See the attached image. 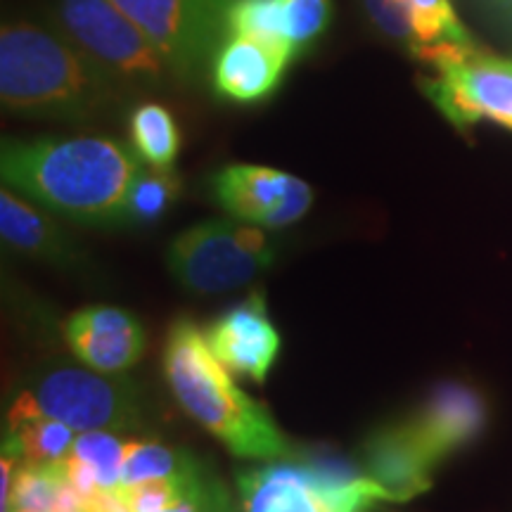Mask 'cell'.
I'll return each instance as SVG.
<instances>
[{
	"instance_id": "obj_6",
	"label": "cell",
	"mask_w": 512,
	"mask_h": 512,
	"mask_svg": "<svg viewBox=\"0 0 512 512\" xmlns=\"http://www.w3.org/2000/svg\"><path fill=\"white\" fill-rule=\"evenodd\" d=\"M8 415H46L76 432H126L143 420V401L119 373L60 366L41 373Z\"/></svg>"
},
{
	"instance_id": "obj_22",
	"label": "cell",
	"mask_w": 512,
	"mask_h": 512,
	"mask_svg": "<svg viewBox=\"0 0 512 512\" xmlns=\"http://www.w3.org/2000/svg\"><path fill=\"white\" fill-rule=\"evenodd\" d=\"M408 15H411V29L415 36L411 55L418 53L420 48L434 46V43L472 41L460 24L451 0H408Z\"/></svg>"
},
{
	"instance_id": "obj_25",
	"label": "cell",
	"mask_w": 512,
	"mask_h": 512,
	"mask_svg": "<svg viewBox=\"0 0 512 512\" xmlns=\"http://www.w3.org/2000/svg\"><path fill=\"white\" fill-rule=\"evenodd\" d=\"M361 5L366 10L370 24L384 38L403 43L413 53L415 36L411 29V15H408V0H361Z\"/></svg>"
},
{
	"instance_id": "obj_28",
	"label": "cell",
	"mask_w": 512,
	"mask_h": 512,
	"mask_svg": "<svg viewBox=\"0 0 512 512\" xmlns=\"http://www.w3.org/2000/svg\"><path fill=\"white\" fill-rule=\"evenodd\" d=\"M19 512H24V510H19ZM72 512H83V510H72Z\"/></svg>"
},
{
	"instance_id": "obj_24",
	"label": "cell",
	"mask_w": 512,
	"mask_h": 512,
	"mask_svg": "<svg viewBox=\"0 0 512 512\" xmlns=\"http://www.w3.org/2000/svg\"><path fill=\"white\" fill-rule=\"evenodd\" d=\"M226 22L228 34L256 36L290 46L283 31L280 0H230Z\"/></svg>"
},
{
	"instance_id": "obj_7",
	"label": "cell",
	"mask_w": 512,
	"mask_h": 512,
	"mask_svg": "<svg viewBox=\"0 0 512 512\" xmlns=\"http://www.w3.org/2000/svg\"><path fill=\"white\" fill-rule=\"evenodd\" d=\"M238 486L240 512H366L373 503H394L370 475L292 460L240 472Z\"/></svg>"
},
{
	"instance_id": "obj_14",
	"label": "cell",
	"mask_w": 512,
	"mask_h": 512,
	"mask_svg": "<svg viewBox=\"0 0 512 512\" xmlns=\"http://www.w3.org/2000/svg\"><path fill=\"white\" fill-rule=\"evenodd\" d=\"M69 349L83 366L100 373H124L140 361L145 332L136 316L117 306H88L64 325Z\"/></svg>"
},
{
	"instance_id": "obj_13",
	"label": "cell",
	"mask_w": 512,
	"mask_h": 512,
	"mask_svg": "<svg viewBox=\"0 0 512 512\" xmlns=\"http://www.w3.org/2000/svg\"><path fill=\"white\" fill-rule=\"evenodd\" d=\"M209 349L230 373L264 382L280 354V335L266 311L264 294L256 292L216 318L204 332Z\"/></svg>"
},
{
	"instance_id": "obj_4",
	"label": "cell",
	"mask_w": 512,
	"mask_h": 512,
	"mask_svg": "<svg viewBox=\"0 0 512 512\" xmlns=\"http://www.w3.org/2000/svg\"><path fill=\"white\" fill-rule=\"evenodd\" d=\"M50 17L121 91H162L176 81L162 50L110 0H55Z\"/></svg>"
},
{
	"instance_id": "obj_11",
	"label": "cell",
	"mask_w": 512,
	"mask_h": 512,
	"mask_svg": "<svg viewBox=\"0 0 512 512\" xmlns=\"http://www.w3.org/2000/svg\"><path fill=\"white\" fill-rule=\"evenodd\" d=\"M297 55V50L285 43L228 34L211 62V86L221 98L240 105L266 100L280 86Z\"/></svg>"
},
{
	"instance_id": "obj_19",
	"label": "cell",
	"mask_w": 512,
	"mask_h": 512,
	"mask_svg": "<svg viewBox=\"0 0 512 512\" xmlns=\"http://www.w3.org/2000/svg\"><path fill=\"white\" fill-rule=\"evenodd\" d=\"M131 140L136 155L147 166L155 169H171L181 150V131L174 114L159 102H145L131 114Z\"/></svg>"
},
{
	"instance_id": "obj_9",
	"label": "cell",
	"mask_w": 512,
	"mask_h": 512,
	"mask_svg": "<svg viewBox=\"0 0 512 512\" xmlns=\"http://www.w3.org/2000/svg\"><path fill=\"white\" fill-rule=\"evenodd\" d=\"M162 50L176 81L197 83L228 36L230 0H110Z\"/></svg>"
},
{
	"instance_id": "obj_26",
	"label": "cell",
	"mask_w": 512,
	"mask_h": 512,
	"mask_svg": "<svg viewBox=\"0 0 512 512\" xmlns=\"http://www.w3.org/2000/svg\"><path fill=\"white\" fill-rule=\"evenodd\" d=\"M157 512H238L219 479L207 477L188 498Z\"/></svg>"
},
{
	"instance_id": "obj_3",
	"label": "cell",
	"mask_w": 512,
	"mask_h": 512,
	"mask_svg": "<svg viewBox=\"0 0 512 512\" xmlns=\"http://www.w3.org/2000/svg\"><path fill=\"white\" fill-rule=\"evenodd\" d=\"M164 375L171 394L197 425L214 434L242 460H290L292 441L271 413L242 392L207 337L188 318L176 320L166 335Z\"/></svg>"
},
{
	"instance_id": "obj_1",
	"label": "cell",
	"mask_w": 512,
	"mask_h": 512,
	"mask_svg": "<svg viewBox=\"0 0 512 512\" xmlns=\"http://www.w3.org/2000/svg\"><path fill=\"white\" fill-rule=\"evenodd\" d=\"M138 155L102 136L3 140L0 174L8 188L48 211L88 226L124 221Z\"/></svg>"
},
{
	"instance_id": "obj_20",
	"label": "cell",
	"mask_w": 512,
	"mask_h": 512,
	"mask_svg": "<svg viewBox=\"0 0 512 512\" xmlns=\"http://www.w3.org/2000/svg\"><path fill=\"white\" fill-rule=\"evenodd\" d=\"M202 470L197 458L188 451L159 444V441H126L124 470H121V486L150 482V479H171L185 477Z\"/></svg>"
},
{
	"instance_id": "obj_27",
	"label": "cell",
	"mask_w": 512,
	"mask_h": 512,
	"mask_svg": "<svg viewBox=\"0 0 512 512\" xmlns=\"http://www.w3.org/2000/svg\"><path fill=\"white\" fill-rule=\"evenodd\" d=\"M83 512H136L128 503L124 486H112V489H95L81 498Z\"/></svg>"
},
{
	"instance_id": "obj_2",
	"label": "cell",
	"mask_w": 512,
	"mask_h": 512,
	"mask_svg": "<svg viewBox=\"0 0 512 512\" xmlns=\"http://www.w3.org/2000/svg\"><path fill=\"white\" fill-rule=\"evenodd\" d=\"M121 88L53 24L5 19L0 29V100L10 114L86 124L117 102Z\"/></svg>"
},
{
	"instance_id": "obj_12",
	"label": "cell",
	"mask_w": 512,
	"mask_h": 512,
	"mask_svg": "<svg viewBox=\"0 0 512 512\" xmlns=\"http://www.w3.org/2000/svg\"><path fill=\"white\" fill-rule=\"evenodd\" d=\"M486 401L470 384L446 382L406 420L420 451L437 467L472 444L486 427Z\"/></svg>"
},
{
	"instance_id": "obj_15",
	"label": "cell",
	"mask_w": 512,
	"mask_h": 512,
	"mask_svg": "<svg viewBox=\"0 0 512 512\" xmlns=\"http://www.w3.org/2000/svg\"><path fill=\"white\" fill-rule=\"evenodd\" d=\"M363 460L368 475L389 491L394 503L411 501L432 486L434 465L420 451L406 420L389 422L370 434Z\"/></svg>"
},
{
	"instance_id": "obj_5",
	"label": "cell",
	"mask_w": 512,
	"mask_h": 512,
	"mask_svg": "<svg viewBox=\"0 0 512 512\" xmlns=\"http://www.w3.org/2000/svg\"><path fill=\"white\" fill-rule=\"evenodd\" d=\"M432 69L420 88L458 131L491 121L512 131V60L475 41H444L415 53Z\"/></svg>"
},
{
	"instance_id": "obj_18",
	"label": "cell",
	"mask_w": 512,
	"mask_h": 512,
	"mask_svg": "<svg viewBox=\"0 0 512 512\" xmlns=\"http://www.w3.org/2000/svg\"><path fill=\"white\" fill-rule=\"evenodd\" d=\"M76 444V430L46 415H8L3 453L24 465H62Z\"/></svg>"
},
{
	"instance_id": "obj_21",
	"label": "cell",
	"mask_w": 512,
	"mask_h": 512,
	"mask_svg": "<svg viewBox=\"0 0 512 512\" xmlns=\"http://www.w3.org/2000/svg\"><path fill=\"white\" fill-rule=\"evenodd\" d=\"M181 195V181L171 169H140L128 190L124 221L152 223L162 219Z\"/></svg>"
},
{
	"instance_id": "obj_16",
	"label": "cell",
	"mask_w": 512,
	"mask_h": 512,
	"mask_svg": "<svg viewBox=\"0 0 512 512\" xmlns=\"http://www.w3.org/2000/svg\"><path fill=\"white\" fill-rule=\"evenodd\" d=\"M0 235L5 245L34 259L62 261L69 254L57 223L34 200L12 188L0 192Z\"/></svg>"
},
{
	"instance_id": "obj_23",
	"label": "cell",
	"mask_w": 512,
	"mask_h": 512,
	"mask_svg": "<svg viewBox=\"0 0 512 512\" xmlns=\"http://www.w3.org/2000/svg\"><path fill=\"white\" fill-rule=\"evenodd\" d=\"M280 17L287 43L302 53L332 24V0H280Z\"/></svg>"
},
{
	"instance_id": "obj_10",
	"label": "cell",
	"mask_w": 512,
	"mask_h": 512,
	"mask_svg": "<svg viewBox=\"0 0 512 512\" xmlns=\"http://www.w3.org/2000/svg\"><path fill=\"white\" fill-rule=\"evenodd\" d=\"M211 192L226 214L261 228L292 226L313 204V188L302 178L256 164L223 166Z\"/></svg>"
},
{
	"instance_id": "obj_17",
	"label": "cell",
	"mask_w": 512,
	"mask_h": 512,
	"mask_svg": "<svg viewBox=\"0 0 512 512\" xmlns=\"http://www.w3.org/2000/svg\"><path fill=\"white\" fill-rule=\"evenodd\" d=\"M126 441L117 432H81L76 444L64 460V472L81 498L95 489L121 486Z\"/></svg>"
},
{
	"instance_id": "obj_8",
	"label": "cell",
	"mask_w": 512,
	"mask_h": 512,
	"mask_svg": "<svg viewBox=\"0 0 512 512\" xmlns=\"http://www.w3.org/2000/svg\"><path fill=\"white\" fill-rule=\"evenodd\" d=\"M275 247L254 223L204 221L178 235L166 264L185 290L219 294L252 283L273 264Z\"/></svg>"
}]
</instances>
